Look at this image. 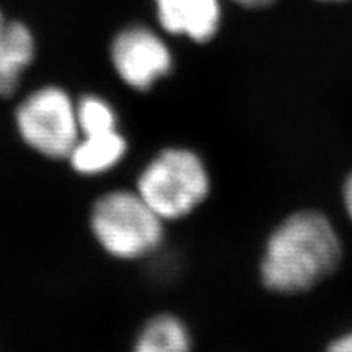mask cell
<instances>
[{
    "mask_svg": "<svg viewBox=\"0 0 352 352\" xmlns=\"http://www.w3.org/2000/svg\"><path fill=\"white\" fill-rule=\"evenodd\" d=\"M235 2H239L245 7H264V6H270V3L274 2V0H235Z\"/></svg>",
    "mask_w": 352,
    "mask_h": 352,
    "instance_id": "4fadbf2b",
    "label": "cell"
},
{
    "mask_svg": "<svg viewBox=\"0 0 352 352\" xmlns=\"http://www.w3.org/2000/svg\"><path fill=\"white\" fill-rule=\"evenodd\" d=\"M328 352H352V333L340 338L329 346Z\"/></svg>",
    "mask_w": 352,
    "mask_h": 352,
    "instance_id": "8fae6325",
    "label": "cell"
},
{
    "mask_svg": "<svg viewBox=\"0 0 352 352\" xmlns=\"http://www.w3.org/2000/svg\"><path fill=\"white\" fill-rule=\"evenodd\" d=\"M341 245L329 220L318 212H297L272 232L261 274L267 289L297 294L311 289L336 270Z\"/></svg>",
    "mask_w": 352,
    "mask_h": 352,
    "instance_id": "6da1fadb",
    "label": "cell"
},
{
    "mask_svg": "<svg viewBox=\"0 0 352 352\" xmlns=\"http://www.w3.org/2000/svg\"><path fill=\"white\" fill-rule=\"evenodd\" d=\"M76 109L80 135L116 129V114L107 101L98 96H85Z\"/></svg>",
    "mask_w": 352,
    "mask_h": 352,
    "instance_id": "30bf717a",
    "label": "cell"
},
{
    "mask_svg": "<svg viewBox=\"0 0 352 352\" xmlns=\"http://www.w3.org/2000/svg\"><path fill=\"white\" fill-rule=\"evenodd\" d=\"M111 59L118 76L135 90H148L171 70L166 44L144 26L124 30L111 46Z\"/></svg>",
    "mask_w": 352,
    "mask_h": 352,
    "instance_id": "5b68a950",
    "label": "cell"
},
{
    "mask_svg": "<svg viewBox=\"0 0 352 352\" xmlns=\"http://www.w3.org/2000/svg\"><path fill=\"white\" fill-rule=\"evenodd\" d=\"M158 19L168 33L208 41L219 28L217 0H157Z\"/></svg>",
    "mask_w": 352,
    "mask_h": 352,
    "instance_id": "8992f818",
    "label": "cell"
},
{
    "mask_svg": "<svg viewBox=\"0 0 352 352\" xmlns=\"http://www.w3.org/2000/svg\"><path fill=\"white\" fill-rule=\"evenodd\" d=\"M91 230L109 254L121 259L145 256L164 239V219L139 192L113 191L91 209Z\"/></svg>",
    "mask_w": 352,
    "mask_h": 352,
    "instance_id": "7a4b0ae2",
    "label": "cell"
},
{
    "mask_svg": "<svg viewBox=\"0 0 352 352\" xmlns=\"http://www.w3.org/2000/svg\"><path fill=\"white\" fill-rule=\"evenodd\" d=\"M138 192L164 220L182 219L209 192V176L196 153L166 148L140 173Z\"/></svg>",
    "mask_w": 352,
    "mask_h": 352,
    "instance_id": "3957f363",
    "label": "cell"
},
{
    "mask_svg": "<svg viewBox=\"0 0 352 352\" xmlns=\"http://www.w3.org/2000/svg\"><path fill=\"white\" fill-rule=\"evenodd\" d=\"M15 120L25 142L47 158H67L80 138L77 109L57 87L33 91L21 101Z\"/></svg>",
    "mask_w": 352,
    "mask_h": 352,
    "instance_id": "277c9868",
    "label": "cell"
},
{
    "mask_svg": "<svg viewBox=\"0 0 352 352\" xmlns=\"http://www.w3.org/2000/svg\"><path fill=\"white\" fill-rule=\"evenodd\" d=\"M126 151L124 138L114 129L80 135L67 158L77 173L98 175L111 170L124 157Z\"/></svg>",
    "mask_w": 352,
    "mask_h": 352,
    "instance_id": "ba28073f",
    "label": "cell"
},
{
    "mask_svg": "<svg viewBox=\"0 0 352 352\" xmlns=\"http://www.w3.org/2000/svg\"><path fill=\"white\" fill-rule=\"evenodd\" d=\"M33 56L34 41L30 30L20 21L7 20L0 12V96L15 91Z\"/></svg>",
    "mask_w": 352,
    "mask_h": 352,
    "instance_id": "52a82bcc",
    "label": "cell"
},
{
    "mask_svg": "<svg viewBox=\"0 0 352 352\" xmlns=\"http://www.w3.org/2000/svg\"><path fill=\"white\" fill-rule=\"evenodd\" d=\"M344 204L347 214H349V217L352 219V173L349 175V178L346 179L344 184Z\"/></svg>",
    "mask_w": 352,
    "mask_h": 352,
    "instance_id": "7c38bea8",
    "label": "cell"
},
{
    "mask_svg": "<svg viewBox=\"0 0 352 352\" xmlns=\"http://www.w3.org/2000/svg\"><path fill=\"white\" fill-rule=\"evenodd\" d=\"M186 327L171 315H158L145 324L134 352H189Z\"/></svg>",
    "mask_w": 352,
    "mask_h": 352,
    "instance_id": "9c48e42d",
    "label": "cell"
}]
</instances>
